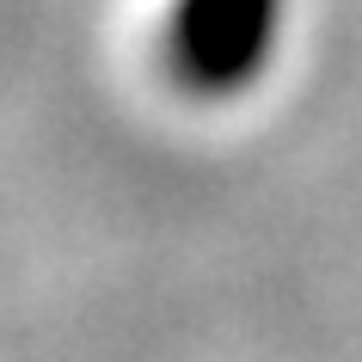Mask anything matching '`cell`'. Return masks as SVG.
<instances>
[{
  "mask_svg": "<svg viewBox=\"0 0 362 362\" xmlns=\"http://www.w3.org/2000/svg\"><path fill=\"white\" fill-rule=\"evenodd\" d=\"M270 31H276V0H178L166 49L178 80L221 93V86H240L246 68H258Z\"/></svg>",
  "mask_w": 362,
  "mask_h": 362,
  "instance_id": "1",
  "label": "cell"
}]
</instances>
